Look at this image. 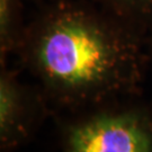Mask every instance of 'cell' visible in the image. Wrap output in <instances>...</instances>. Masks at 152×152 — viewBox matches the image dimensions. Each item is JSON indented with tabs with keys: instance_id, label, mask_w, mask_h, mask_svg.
Returning a JSON list of instances; mask_svg holds the SVG:
<instances>
[{
	"instance_id": "1",
	"label": "cell",
	"mask_w": 152,
	"mask_h": 152,
	"mask_svg": "<svg viewBox=\"0 0 152 152\" xmlns=\"http://www.w3.org/2000/svg\"><path fill=\"white\" fill-rule=\"evenodd\" d=\"M16 58L63 113L141 96L150 70L147 36L89 0L39 6Z\"/></svg>"
},
{
	"instance_id": "2",
	"label": "cell",
	"mask_w": 152,
	"mask_h": 152,
	"mask_svg": "<svg viewBox=\"0 0 152 152\" xmlns=\"http://www.w3.org/2000/svg\"><path fill=\"white\" fill-rule=\"evenodd\" d=\"M65 114L61 152H152V108L141 96Z\"/></svg>"
},
{
	"instance_id": "3",
	"label": "cell",
	"mask_w": 152,
	"mask_h": 152,
	"mask_svg": "<svg viewBox=\"0 0 152 152\" xmlns=\"http://www.w3.org/2000/svg\"><path fill=\"white\" fill-rule=\"evenodd\" d=\"M52 112L36 82H26L19 71L0 65V152H16L36 135Z\"/></svg>"
},
{
	"instance_id": "4",
	"label": "cell",
	"mask_w": 152,
	"mask_h": 152,
	"mask_svg": "<svg viewBox=\"0 0 152 152\" xmlns=\"http://www.w3.org/2000/svg\"><path fill=\"white\" fill-rule=\"evenodd\" d=\"M25 0H0V65L17 56L27 23L24 20Z\"/></svg>"
},
{
	"instance_id": "5",
	"label": "cell",
	"mask_w": 152,
	"mask_h": 152,
	"mask_svg": "<svg viewBox=\"0 0 152 152\" xmlns=\"http://www.w3.org/2000/svg\"><path fill=\"white\" fill-rule=\"evenodd\" d=\"M145 36L152 31V0H89Z\"/></svg>"
},
{
	"instance_id": "6",
	"label": "cell",
	"mask_w": 152,
	"mask_h": 152,
	"mask_svg": "<svg viewBox=\"0 0 152 152\" xmlns=\"http://www.w3.org/2000/svg\"><path fill=\"white\" fill-rule=\"evenodd\" d=\"M148 51H149V58H150V70L152 71V31L148 36Z\"/></svg>"
},
{
	"instance_id": "7",
	"label": "cell",
	"mask_w": 152,
	"mask_h": 152,
	"mask_svg": "<svg viewBox=\"0 0 152 152\" xmlns=\"http://www.w3.org/2000/svg\"><path fill=\"white\" fill-rule=\"evenodd\" d=\"M33 2H35L36 5L38 6H43L45 4H49V2H52V1H55V0H31Z\"/></svg>"
}]
</instances>
